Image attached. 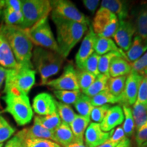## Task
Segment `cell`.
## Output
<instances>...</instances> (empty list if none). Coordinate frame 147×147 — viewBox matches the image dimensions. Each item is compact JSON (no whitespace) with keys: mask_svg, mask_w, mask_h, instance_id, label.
<instances>
[{"mask_svg":"<svg viewBox=\"0 0 147 147\" xmlns=\"http://www.w3.org/2000/svg\"><path fill=\"white\" fill-rule=\"evenodd\" d=\"M24 143L26 147H61L57 142L48 139H28Z\"/></svg>","mask_w":147,"mask_h":147,"instance_id":"obj_40","label":"cell"},{"mask_svg":"<svg viewBox=\"0 0 147 147\" xmlns=\"http://www.w3.org/2000/svg\"><path fill=\"white\" fill-rule=\"evenodd\" d=\"M136 101L144 105H147V78L146 76H143L140 84Z\"/></svg>","mask_w":147,"mask_h":147,"instance_id":"obj_44","label":"cell"},{"mask_svg":"<svg viewBox=\"0 0 147 147\" xmlns=\"http://www.w3.org/2000/svg\"><path fill=\"white\" fill-rule=\"evenodd\" d=\"M36 74L34 67L25 66L20 65L16 69H6L4 93L18 91L27 95L36 82Z\"/></svg>","mask_w":147,"mask_h":147,"instance_id":"obj_5","label":"cell"},{"mask_svg":"<svg viewBox=\"0 0 147 147\" xmlns=\"http://www.w3.org/2000/svg\"><path fill=\"white\" fill-rule=\"evenodd\" d=\"M24 30L36 47L59 53L57 42L49 25L48 17L41 20L30 28Z\"/></svg>","mask_w":147,"mask_h":147,"instance_id":"obj_7","label":"cell"},{"mask_svg":"<svg viewBox=\"0 0 147 147\" xmlns=\"http://www.w3.org/2000/svg\"><path fill=\"white\" fill-rule=\"evenodd\" d=\"M3 143H0V147H3Z\"/></svg>","mask_w":147,"mask_h":147,"instance_id":"obj_54","label":"cell"},{"mask_svg":"<svg viewBox=\"0 0 147 147\" xmlns=\"http://www.w3.org/2000/svg\"><path fill=\"white\" fill-rule=\"evenodd\" d=\"M55 96L63 104L71 105L74 104L81 95L82 92L80 90L77 91H62V90H54Z\"/></svg>","mask_w":147,"mask_h":147,"instance_id":"obj_35","label":"cell"},{"mask_svg":"<svg viewBox=\"0 0 147 147\" xmlns=\"http://www.w3.org/2000/svg\"><path fill=\"white\" fill-rule=\"evenodd\" d=\"M144 147H147V146H144Z\"/></svg>","mask_w":147,"mask_h":147,"instance_id":"obj_55","label":"cell"},{"mask_svg":"<svg viewBox=\"0 0 147 147\" xmlns=\"http://www.w3.org/2000/svg\"><path fill=\"white\" fill-rule=\"evenodd\" d=\"M57 29V42L59 53L63 58L68 56L88 29L85 24L76 23L51 15Z\"/></svg>","mask_w":147,"mask_h":147,"instance_id":"obj_2","label":"cell"},{"mask_svg":"<svg viewBox=\"0 0 147 147\" xmlns=\"http://www.w3.org/2000/svg\"><path fill=\"white\" fill-rule=\"evenodd\" d=\"M82 3L88 10L93 13L100 5V1L99 0H84Z\"/></svg>","mask_w":147,"mask_h":147,"instance_id":"obj_46","label":"cell"},{"mask_svg":"<svg viewBox=\"0 0 147 147\" xmlns=\"http://www.w3.org/2000/svg\"><path fill=\"white\" fill-rule=\"evenodd\" d=\"M143 76L131 71L127 76L124 91L119 97V104L121 106L134 105L137 100L138 92Z\"/></svg>","mask_w":147,"mask_h":147,"instance_id":"obj_12","label":"cell"},{"mask_svg":"<svg viewBox=\"0 0 147 147\" xmlns=\"http://www.w3.org/2000/svg\"><path fill=\"white\" fill-rule=\"evenodd\" d=\"M64 60L59 53L39 47L34 48L32 63L40 74L42 85H45L51 77L59 72Z\"/></svg>","mask_w":147,"mask_h":147,"instance_id":"obj_3","label":"cell"},{"mask_svg":"<svg viewBox=\"0 0 147 147\" xmlns=\"http://www.w3.org/2000/svg\"><path fill=\"white\" fill-rule=\"evenodd\" d=\"M51 1V15L76 23L89 25V19L75 5L68 0H53Z\"/></svg>","mask_w":147,"mask_h":147,"instance_id":"obj_9","label":"cell"},{"mask_svg":"<svg viewBox=\"0 0 147 147\" xmlns=\"http://www.w3.org/2000/svg\"><path fill=\"white\" fill-rule=\"evenodd\" d=\"M56 102L50 93L46 92L40 93L33 100L32 109L38 116L52 115L57 112Z\"/></svg>","mask_w":147,"mask_h":147,"instance_id":"obj_14","label":"cell"},{"mask_svg":"<svg viewBox=\"0 0 147 147\" xmlns=\"http://www.w3.org/2000/svg\"><path fill=\"white\" fill-rule=\"evenodd\" d=\"M0 33L8 42L18 65L34 67L32 63L33 43L25 31L17 26L3 24L0 26Z\"/></svg>","mask_w":147,"mask_h":147,"instance_id":"obj_1","label":"cell"},{"mask_svg":"<svg viewBox=\"0 0 147 147\" xmlns=\"http://www.w3.org/2000/svg\"><path fill=\"white\" fill-rule=\"evenodd\" d=\"M45 85L54 90L62 91H77L79 86L77 80L76 69L73 64L69 63L64 67L62 74L58 78L49 80Z\"/></svg>","mask_w":147,"mask_h":147,"instance_id":"obj_10","label":"cell"},{"mask_svg":"<svg viewBox=\"0 0 147 147\" xmlns=\"http://www.w3.org/2000/svg\"><path fill=\"white\" fill-rule=\"evenodd\" d=\"M127 137L125 134L123 129L122 126H119L115 130H114L113 134L109 139L113 142L119 143L123 140L125 139Z\"/></svg>","mask_w":147,"mask_h":147,"instance_id":"obj_45","label":"cell"},{"mask_svg":"<svg viewBox=\"0 0 147 147\" xmlns=\"http://www.w3.org/2000/svg\"><path fill=\"white\" fill-rule=\"evenodd\" d=\"M23 21L20 28L27 29L35 24L49 17L51 12V1L49 0H21Z\"/></svg>","mask_w":147,"mask_h":147,"instance_id":"obj_6","label":"cell"},{"mask_svg":"<svg viewBox=\"0 0 147 147\" xmlns=\"http://www.w3.org/2000/svg\"><path fill=\"white\" fill-rule=\"evenodd\" d=\"M23 142L28 139H48L55 142L53 131L44 128L40 125L34 121L32 126L23 129L16 134Z\"/></svg>","mask_w":147,"mask_h":147,"instance_id":"obj_16","label":"cell"},{"mask_svg":"<svg viewBox=\"0 0 147 147\" xmlns=\"http://www.w3.org/2000/svg\"><path fill=\"white\" fill-rule=\"evenodd\" d=\"M96 34L93 32L90 25L87 35L82 41L81 45L75 57L77 69H83L84 64L88 58L95 52V44L96 40Z\"/></svg>","mask_w":147,"mask_h":147,"instance_id":"obj_13","label":"cell"},{"mask_svg":"<svg viewBox=\"0 0 147 147\" xmlns=\"http://www.w3.org/2000/svg\"><path fill=\"white\" fill-rule=\"evenodd\" d=\"M127 76L115 77V78L110 77L108 80V90L114 96L118 97L119 100V97L124 91Z\"/></svg>","mask_w":147,"mask_h":147,"instance_id":"obj_30","label":"cell"},{"mask_svg":"<svg viewBox=\"0 0 147 147\" xmlns=\"http://www.w3.org/2000/svg\"><path fill=\"white\" fill-rule=\"evenodd\" d=\"M0 66H1V65H0Z\"/></svg>","mask_w":147,"mask_h":147,"instance_id":"obj_57","label":"cell"},{"mask_svg":"<svg viewBox=\"0 0 147 147\" xmlns=\"http://www.w3.org/2000/svg\"><path fill=\"white\" fill-rule=\"evenodd\" d=\"M114 129L105 132L101 129L100 124L90 123L84 133V141L87 147H97L108 140L112 136Z\"/></svg>","mask_w":147,"mask_h":147,"instance_id":"obj_15","label":"cell"},{"mask_svg":"<svg viewBox=\"0 0 147 147\" xmlns=\"http://www.w3.org/2000/svg\"><path fill=\"white\" fill-rule=\"evenodd\" d=\"M100 58V55H98L95 53H93L84 63L83 67L84 70L95 75V76H98L100 74L98 70V63Z\"/></svg>","mask_w":147,"mask_h":147,"instance_id":"obj_39","label":"cell"},{"mask_svg":"<svg viewBox=\"0 0 147 147\" xmlns=\"http://www.w3.org/2000/svg\"><path fill=\"white\" fill-rule=\"evenodd\" d=\"M136 142L138 147L147 146V122L136 130Z\"/></svg>","mask_w":147,"mask_h":147,"instance_id":"obj_43","label":"cell"},{"mask_svg":"<svg viewBox=\"0 0 147 147\" xmlns=\"http://www.w3.org/2000/svg\"><path fill=\"white\" fill-rule=\"evenodd\" d=\"M131 110L135 123V128L137 130L147 122V105L136 101Z\"/></svg>","mask_w":147,"mask_h":147,"instance_id":"obj_29","label":"cell"},{"mask_svg":"<svg viewBox=\"0 0 147 147\" xmlns=\"http://www.w3.org/2000/svg\"><path fill=\"white\" fill-rule=\"evenodd\" d=\"M2 100L5 104L3 112L10 114L18 125H26L32 121L34 112L27 94L18 91H8Z\"/></svg>","mask_w":147,"mask_h":147,"instance_id":"obj_4","label":"cell"},{"mask_svg":"<svg viewBox=\"0 0 147 147\" xmlns=\"http://www.w3.org/2000/svg\"><path fill=\"white\" fill-rule=\"evenodd\" d=\"M131 71H134L143 76L145 69L147 67V51L140 58L133 63H131Z\"/></svg>","mask_w":147,"mask_h":147,"instance_id":"obj_42","label":"cell"},{"mask_svg":"<svg viewBox=\"0 0 147 147\" xmlns=\"http://www.w3.org/2000/svg\"><path fill=\"white\" fill-rule=\"evenodd\" d=\"M146 76V78H147V76Z\"/></svg>","mask_w":147,"mask_h":147,"instance_id":"obj_56","label":"cell"},{"mask_svg":"<svg viewBox=\"0 0 147 147\" xmlns=\"http://www.w3.org/2000/svg\"><path fill=\"white\" fill-rule=\"evenodd\" d=\"M116 147H131V141H130V140L128 138H126L125 139L121 141Z\"/></svg>","mask_w":147,"mask_h":147,"instance_id":"obj_50","label":"cell"},{"mask_svg":"<svg viewBox=\"0 0 147 147\" xmlns=\"http://www.w3.org/2000/svg\"><path fill=\"white\" fill-rule=\"evenodd\" d=\"M22 142L23 141L15 135L14 137L11 138V139L8 140L4 145V147H20Z\"/></svg>","mask_w":147,"mask_h":147,"instance_id":"obj_47","label":"cell"},{"mask_svg":"<svg viewBox=\"0 0 147 147\" xmlns=\"http://www.w3.org/2000/svg\"><path fill=\"white\" fill-rule=\"evenodd\" d=\"M124 114V121L122 127L126 137L132 136L135 130V123L132 115V110L129 106H121Z\"/></svg>","mask_w":147,"mask_h":147,"instance_id":"obj_34","label":"cell"},{"mask_svg":"<svg viewBox=\"0 0 147 147\" xmlns=\"http://www.w3.org/2000/svg\"><path fill=\"white\" fill-rule=\"evenodd\" d=\"M64 147H87V146L84 145L83 142H77V141H75L74 142L71 143L70 144L67 145V146Z\"/></svg>","mask_w":147,"mask_h":147,"instance_id":"obj_51","label":"cell"},{"mask_svg":"<svg viewBox=\"0 0 147 147\" xmlns=\"http://www.w3.org/2000/svg\"><path fill=\"white\" fill-rule=\"evenodd\" d=\"M109 78L110 77H108L106 75L100 74L96 77L95 81L92 83L91 85L82 93H84L89 97H92L101 92L108 89L107 83Z\"/></svg>","mask_w":147,"mask_h":147,"instance_id":"obj_28","label":"cell"},{"mask_svg":"<svg viewBox=\"0 0 147 147\" xmlns=\"http://www.w3.org/2000/svg\"><path fill=\"white\" fill-rule=\"evenodd\" d=\"M0 19L3 25L20 27L23 21L22 12H17L4 4L3 0L0 1Z\"/></svg>","mask_w":147,"mask_h":147,"instance_id":"obj_19","label":"cell"},{"mask_svg":"<svg viewBox=\"0 0 147 147\" xmlns=\"http://www.w3.org/2000/svg\"><path fill=\"white\" fill-rule=\"evenodd\" d=\"M119 22L115 14L100 7L95 14L91 27L97 36L110 38L115 34Z\"/></svg>","mask_w":147,"mask_h":147,"instance_id":"obj_8","label":"cell"},{"mask_svg":"<svg viewBox=\"0 0 147 147\" xmlns=\"http://www.w3.org/2000/svg\"><path fill=\"white\" fill-rule=\"evenodd\" d=\"M124 121V114L122 106L116 105L110 106L109 110L100 124L101 129L105 132L110 131Z\"/></svg>","mask_w":147,"mask_h":147,"instance_id":"obj_17","label":"cell"},{"mask_svg":"<svg viewBox=\"0 0 147 147\" xmlns=\"http://www.w3.org/2000/svg\"><path fill=\"white\" fill-rule=\"evenodd\" d=\"M118 144L119 142H113V141L110 140V139H108V140H106V142H104L103 144L99 145V146L97 147H116Z\"/></svg>","mask_w":147,"mask_h":147,"instance_id":"obj_49","label":"cell"},{"mask_svg":"<svg viewBox=\"0 0 147 147\" xmlns=\"http://www.w3.org/2000/svg\"><path fill=\"white\" fill-rule=\"evenodd\" d=\"M111 52L119 53L125 56V52L119 49L115 41H113L111 38L97 36L95 44V53L100 56H102Z\"/></svg>","mask_w":147,"mask_h":147,"instance_id":"obj_23","label":"cell"},{"mask_svg":"<svg viewBox=\"0 0 147 147\" xmlns=\"http://www.w3.org/2000/svg\"><path fill=\"white\" fill-rule=\"evenodd\" d=\"M15 131V128L11 125L4 117L0 115V143H3L10 139Z\"/></svg>","mask_w":147,"mask_h":147,"instance_id":"obj_38","label":"cell"},{"mask_svg":"<svg viewBox=\"0 0 147 147\" xmlns=\"http://www.w3.org/2000/svg\"><path fill=\"white\" fill-rule=\"evenodd\" d=\"M20 147H26V146H25V143H24V142H22V144H21V146H20Z\"/></svg>","mask_w":147,"mask_h":147,"instance_id":"obj_53","label":"cell"},{"mask_svg":"<svg viewBox=\"0 0 147 147\" xmlns=\"http://www.w3.org/2000/svg\"><path fill=\"white\" fill-rule=\"evenodd\" d=\"M143 76H147V67L145 69V70L144 71V74H143Z\"/></svg>","mask_w":147,"mask_h":147,"instance_id":"obj_52","label":"cell"},{"mask_svg":"<svg viewBox=\"0 0 147 147\" xmlns=\"http://www.w3.org/2000/svg\"><path fill=\"white\" fill-rule=\"evenodd\" d=\"M74 106L76 111L79 113V115L90 118L91 110L93 108L91 103L90 97L82 93L76 102L74 104Z\"/></svg>","mask_w":147,"mask_h":147,"instance_id":"obj_31","label":"cell"},{"mask_svg":"<svg viewBox=\"0 0 147 147\" xmlns=\"http://www.w3.org/2000/svg\"><path fill=\"white\" fill-rule=\"evenodd\" d=\"M0 65L7 69H16L20 66L14 58L8 42L1 33H0Z\"/></svg>","mask_w":147,"mask_h":147,"instance_id":"obj_18","label":"cell"},{"mask_svg":"<svg viewBox=\"0 0 147 147\" xmlns=\"http://www.w3.org/2000/svg\"><path fill=\"white\" fill-rule=\"evenodd\" d=\"M117 56H122L126 59V57L125 55L117 52H111L100 56L98 63V70L100 74L106 75L108 77H110L109 74L110 63H111L112 59Z\"/></svg>","mask_w":147,"mask_h":147,"instance_id":"obj_37","label":"cell"},{"mask_svg":"<svg viewBox=\"0 0 147 147\" xmlns=\"http://www.w3.org/2000/svg\"><path fill=\"white\" fill-rule=\"evenodd\" d=\"M131 72V63L123 57L117 56L112 59L109 68L110 77L128 76Z\"/></svg>","mask_w":147,"mask_h":147,"instance_id":"obj_21","label":"cell"},{"mask_svg":"<svg viewBox=\"0 0 147 147\" xmlns=\"http://www.w3.org/2000/svg\"><path fill=\"white\" fill-rule=\"evenodd\" d=\"M6 69L3 68V67L0 66V89L2 87L3 82L5 80V76H6Z\"/></svg>","mask_w":147,"mask_h":147,"instance_id":"obj_48","label":"cell"},{"mask_svg":"<svg viewBox=\"0 0 147 147\" xmlns=\"http://www.w3.org/2000/svg\"><path fill=\"white\" fill-rule=\"evenodd\" d=\"M76 75L79 89L82 93H84L91 85L97 77L84 69H76Z\"/></svg>","mask_w":147,"mask_h":147,"instance_id":"obj_36","label":"cell"},{"mask_svg":"<svg viewBox=\"0 0 147 147\" xmlns=\"http://www.w3.org/2000/svg\"><path fill=\"white\" fill-rule=\"evenodd\" d=\"M110 108L109 104L101 106H93L90 115V119H91L94 123H101Z\"/></svg>","mask_w":147,"mask_h":147,"instance_id":"obj_41","label":"cell"},{"mask_svg":"<svg viewBox=\"0 0 147 147\" xmlns=\"http://www.w3.org/2000/svg\"><path fill=\"white\" fill-rule=\"evenodd\" d=\"M135 34L136 28L134 22L127 19L121 20L119 22L118 27L113 38L119 49L123 52H127L131 47Z\"/></svg>","mask_w":147,"mask_h":147,"instance_id":"obj_11","label":"cell"},{"mask_svg":"<svg viewBox=\"0 0 147 147\" xmlns=\"http://www.w3.org/2000/svg\"><path fill=\"white\" fill-rule=\"evenodd\" d=\"M34 121L38 123L44 128L53 131L61 123V120L57 111L50 115L36 116L34 117Z\"/></svg>","mask_w":147,"mask_h":147,"instance_id":"obj_27","label":"cell"},{"mask_svg":"<svg viewBox=\"0 0 147 147\" xmlns=\"http://www.w3.org/2000/svg\"><path fill=\"white\" fill-rule=\"evenodd\" d=\"M91 122V119L77 115L76 118L69 124L71 131L77 142H83L84 136L87 127Z\"/></svg>","mask_w":147,"mask_h":147,"instance_id":"obj_25","label":"cell"},{"mask_svg":"<svg viewBox=\"0 0 147 147\" xmlns=\"http://www.w3.org/2000/svg\"><path fill=\"white\" fill-rule=\"evenodd\" d=\"M55 142L63 147L74 142L76 140L69 125L61 122L60 125L53 131Z\"/></svg>","mask_w":147,"mask_h":147,"instance_id":"obj_24","label":"cell"},{"mask_svg":"<svg viewBox=\"0 0 147 147\" xmlns=\"http://www.w3.org/2000/svg\"><path fill=\"white\" fill-rule=\"evenodd\" d=\"M134 23L136 28V36L147 39V5H143L139 9Z\"/></svg>","mask_w":147,"mask_h":147,"instance_id":"obj_26","label":"cell"},{"mask_svg":"<svg viewBox=\"0 0 147 147\" xmlns=\"http://www.w3.org/2000/svg\"><path fill=\"white\" fill-rule=\"evenodd\" d=\"M90 100L93 106H101L119 102L118 97L114 96L108 89L101 92L95 96L90 97Z\"/></svg>","mask_w":147,"mask_h":147,"instance_id":"obj_32","label":"cell"},{"mask_svg":"<svg viewBox=\"0 0 147 147\" xmlns=\"http://www.w3.org/2000/svg\"><path fill=\"white\" fill-rule=\"evenodd\" d=\"M56 104L57 111L61 120V122L65 123L69 125V124L76 118L77 114L75 113L70 105H67L58 101L56 102Z\"/></svg>","mask_w":147,"mask_h":147,"instance_id":"obj_33","label":"cell"},{"mask_svg":"<svg viewBox=\"0 0 147 147\" xmlns=\"http://www.w3.org/2000/svg\"><path fill=\"white\" fill-rule=\"evenodd\" d=\"M147 51V39H143L138 36L134 38L129 49L125 52L127 60L133 63L140 59Z\"/></svg>","mask_w":147,"mask_h":147,"instance_id":"obj_20","label":"cell"},{"mask_svg":"<svg viewBox=\"0 0 147 147\" xmlns=\"http://www.w3.org/2000/svg\"><path fill=\"white\" fill-rule=\"evenodd\" d=\"M101 8L107 9L115 14L119 21L126 20L128 17L129 7L127 1L120 0H103L101 2Z\"/></svg>","mask_w":147,"mask_h":147,"instance_id":"obj_22","label":"cell"}]
</instances>
